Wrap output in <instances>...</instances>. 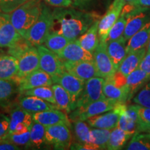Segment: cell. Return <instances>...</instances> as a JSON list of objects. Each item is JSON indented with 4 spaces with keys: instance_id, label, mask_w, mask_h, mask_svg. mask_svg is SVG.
Masks as SVG:
<instances>
[{
    "instance_id": "cell-1",
    "label": "cell",
    "mask_w": 150,
    "mask_h": 150,
    "mask_svg": "<svg viewBox=\"0 0 150 150\" xmlns=\"http://www.w3.org/2000/svg\"><path fill=\"white\" fill-rule=\"evenodd\" d=\"M54 24L51 31L61 33L70 40H77L98 20L93 13L71 8L56 7L53 11Z\"/></svg>"
},
{
    "instance_id": "cell-2",
    "label": "cell",
    "mask_w": 150,
    "mask_h": 150,
    "mask_svg": "<svg viewBox=\"0 0 150 150\" xmlns=\"http://www.w3.org/2000/svg\"><path fill=\"white\" fill-rule=\"evenodd\" d=\"M42 8L40 0H28L10 13V20L22 36L37 21Z\"/></svg>"
},
{
    "instance_id": "cell-3",
    "label": "cell",
    "mask_w": 150,
    "mask_h": 150,
    "mask_svg": "<svg viewBox=\"0 0 150 150\" xmlns=\"http://www.w3.org/2000/svg\"><path fill=\"white\" fill-rule=\"evenodd\" d=\"M53 24V11L42 3L41 12L37 21L30 28L24 37L27 39L33 46L37 47L43 45L51 31Z\"/></svg>"
},
{
    "instance_id": "cell-4",
    "label": "cell",
    "mask_w": 150,
    "mask_h": 150,
    "mask_svg": "<svg viewBox=\"0 0 150 150\" xmlns=\"http://www.w3.org/2000/svg\"><path fill=\"white\" fill-rule=\"evenodd\" d=\"M70 127L65 124H58L45 127L46 145H51L55 149H70L72 144Z\"/></svg>"
},
{
    "instance_id": "cell-5",
    "label": "cell",
    "mask_w": 150,
    "mask_h": 150,
    "mask_svg": "<svg viewBox=\"0 0 150 150\" xmlns=\"http://www.w3.org/2000/svg\"><path fill=\"white\" fill-rule=\"evenodd\" d=\"M117 103L115 100L106 97L91 103L85 107L76 108L69 113V118L73 122L76 120L86 121L93 116L112 110Z\"/></svg>"
},
{
    "instance_id": "cell-6",
    "label": "cell",
    "mask_w": 150,
    "mask_h": 150,
    "mask_svg": "<svg viewBox=\"0 0 150 150\" xmlns=\"http://www.w3.org/2000/svg\"><path fill=\"white\" fill-rule=\"evenodd\" d=\"M104 81V79L99 76H94L86 81L76 102V108L85 107L94 102L106 98L102 91Z\"/></svg>"
},
{
    "instance_id": "cell-7",
    "label": "cell",
    "mask_w": 150,
    "mask_h": 150,
    "mask_svg": "<svg viewBox=\"0 0 150 150\" xmlns=\"http://www.w3.org/2000/svg\"><path fill=\"white\" fill-rule=\"evenodd\" d=\"M39 54L40 69L45 72L53 79L64 72L61 59L45 46L40 45L36 47Z\"/></svg>"
},
{
    "instance_id": "cell-8",
    "label": "cell",
    "mask_w": 150,
    "mask_h": 150,
    "mask_svg": "<svg viewBox=\"0 0 150 150\" xmlns=\"http://www.w3.org/2000/svg\"><path fill=\"white\" fill-rule=\"evenodd\" d=\"M127 108L126 104L118 102L112 110L99 114L86 120V122L91 127L112 130L117 127L121 112Z\"/></svg>"
},
{
    "instance_id": "cell-9",
    "label": "cell",
    "mask_w": 150,
    "mask_h": 150,
    "mask_svg": "<svg viewBox=\"0 0 150 150\" xmlns=\"http://www.w3.org/2000/svg\"><path fill=\"white\" fill-rule=\"evenodd\" d=\"M93 54L98 76L104 79L111 77L117 70L108 54L106 43L104 41H99L98 46Z\"/></svg>"
},
{
    "instance_id": "cell-10",
    "label": "cell",
    "mask_w": 150,
    "mask_h": 150,
    "mask_svg": "<svg viewBox=\"0 0 150 150\" xmlns=\"http://www.w3.org/2000/svg\"><path fill=\"white\" fill-rule=\"evenodd\" d=\"M125 16V15H124ZM127 23L123 37L128 40L150 21V8H136L125 15Z\"/></svg>"
},
{
    "instance_id": "cell-11",
    "label": "cell",
    "mask_w": 150,
    "mask_h": 150,
    "mask_svg": "<svg viewBox=\"0 0 150 150\" xmlns=\"http://www.w3.org/2000/svg\"><path fill=\"white\" fill-rule=\"evenodd\" d=\"M125 4L121 0H114L106 14L99 20L98 36L99 41H105L110 29L120 16Z\"/></svg>"
},
{
    "instance_id": "cell-12",
    "label": "cell",
    "mask_w": 150,
    "mask_h": 150,
    "mask_svg": "<svg viewBox=\"0 0 150 150\" xmlns=\"http://www.w3.org/2000/svg\"><path fill=\"white\" fill-rule=\"evenodd\" d=\"M52 81L54 83H58L61 85L70 94L75 109L76 102L83 91L86 81L76 77L74 75L70 74L65 70L59 76L52 79Z\"/></svg>"
},
{
    "instance_id": "cell-13",
    "label": "cell",
    "mask_w": 150,
    "mask_h": 150,
    "mask_svg": "<svg viewBox=\"0 0 150 150\" xmlns=\"http://www.w3.org/2000/svg\"><path fill=\"white\" fill-rule=\"evenodd\" d=\"M62 62L65 71L83 81H86L94 76H98L94 61H62Z\"/></svg>"
},
{
    "instance_id": "cell-14",
    "label": "cell",
    "mask_w": 150,
    "mask_h": 150,
    "mask_svg": "<svg viewBox=\"0 0 150 150\" xmlns=\"http://www.w3.org/2000/svg\"><path fill=\"white\" fill-rule=\"evenodd\" d=\"M38 69H40L38 52L36 47L32 46L18 59L16 81L18 83L19 80Z\"/></svg>"
},
{
    "instance_id": "cell-15",
    "label": "cell",
    "mask_w": 150,
    "mask_h": 150,
    "mask_svg": "<svg viewBox=\"0 0 150 150\" xmlns=\"http://www.w3.org/2000/svg\"><path fill=\"white\" fill-rule=\"evenodd\" d=\"M18 83L19 93H20L25 90L40 86H52L54 83L50 74L38 69L19 80Z\"/></svg>"
},
{
    "instance_id": "cell-16",
    "label": "cell",
    "mask_w": 150,
    "mask_h": 150,
    "mask_svg": "<svg viewBox=\"0 0 150 150\" xmlns=\"http://www.w3.org/2000/svg\"><path fill=\"white\" fill-rule=\"evenodd\" d=\"M22 35L10 20V15L0 13V47H9Z\"/></svg>"
},
{
    "instance_id": "cell-17",
    "label": "cell",
    "mask_w": 150,
    "mask_h": 150,
    "mask_svg": "<svg viewBox=\"0 0 150 150\" xmlns=\"http://www.w3.org/2000/svg\"><path fill=\"white\" fill-rule=\"evenodd\" d=\"M57 55L62 61H93V53L84 50L77 40L70 41Z\"/></svg>"
},
{
    "instance_id": "cell-18",
    "label": "cell",
    "mask_w": 150,
    "mask_h": 150,
    "mask_svg": "<svg viewBox=\"0 0 150 150\" xmlns=\"http://www.w3.org/2000/svg\"><path fill=\"white\" fill-rule=\"evenodd\" d=\"M33 122L40 123L45 127L52 126L58 124H65L71 127L69 118L64 112L59 109H52L38 112L32 114Z\"/></svg>"
},
{
    "instance_id": "cell-19",
    "label": "cell",
    "mask_w": 150,
    "mask_h": 150,
    "mask_svg": "<svg viewBox=\"0 0 150 150\" xmlns=\"http://www.w3.org/2000/svg\"><path fill=\"white\" fill-rule=\"evenodd\" d=\"M19 106L30 113L45 111L52 109H59L56 105L34 96L22 95L18 99Z\"/></svg>"
},
{
    "instance_id": "cell-20",
    "label": "cell",
    "mask_w": 150,
    "mask_h": 150,
    "mask_svg": "<svg viewBox=\"0 0 150 150\" xmlns=\"http://www.w3.org/2000/svg\"><path fill=\"white\" fill-rule=\"evenodd\" d=\"M127 40H125L123 35L118 39L106 43L108 54L116 70L127 55Z\"/></svg>"
},
{
    "instance_id": "cell-21",
    "label": "cell",
    "mask_w": 150,
    "mask_h": 150,
    "mask_svg": "<svg viewBox=\"0 0 150 150\" xmlns=\"http://www.w3.org/2000/svg\"><path fill=\"white\" fill-rule=\"evenodd\" d=\"M147 50V47H143L129 52L122 62L117 70L122 73L126 76H128L131 72L139 66L140 63L145 56Z\"/></svg>"
},
{
    "instance_id": "cell-22",
    "label": "cell",
    "mask_w": 150,
    "mask_h": 150,
    "mask_svg": "<svg viewBox=\"0 0 150 150\" xmlns=\"http://www.w3.org/2000/svg\"><path fill=\"white\" fill-rule=\"evenodd\" d=\"M102 91L106 98L113 99L117 102L125 104L129 100V91L127 86L119 87L115 86L109 79H104Z\"/></svg>"
},
{
    "instance_id": "cell-23",
    "label": "cell",
    "mask_w": 150,
    "mask_h": 150,
    "mask_svg": "<svg viewBox=\"0 0 150 150\" xmlns=\"http://www.w3.org/2000/svg\"><path fill=\"white\" fill-rule=\"evenodd\" d=\"M18 72V59L11 55L0 56V79L16 81Z\"/></svg>"
},
{
    "instance_id": "cell-24",
    "label": "cell",
    "mask_w": 150,
    "mask_h": 150,
    "mask_svg": "<svg viewBox=\"0 0 150 150\" xmlns=\"http://www.w3.org/2000/svg\"><path fill=\"white\" fill-rule=\"evenodd\" d=\"M150 81V76L147 73L137 67L136 70L127 76V86L129 91V99Z\"/></svg>"
},
{
    "instance_id": "cell-25",
    "label": "cell",
    "mask_w": 150,
    "mask_h": 150,
    "mask_svg": "<svg viewBox=\"0 0 150 150\" xmlns=\"http://www.w3.org/2000/svg\"><path fill=\"white\" fill-rule=\"evenodd\" d=\"M9 119V134H13L18 125H25L30 129L33 123L32 114L22 108L20 106L11 110Z\"/></svg>"
},
{
    "instance_id": "cell-26",
    "label": "cell",
    "mask_w": 150,
    "mask_h": 150,
    "mask_svg": "<svg viewBox=\"0 0 150 150\" xmlns=\"http://www.w3.org/2000/svg\"><path fill=\"white\" fill-rule=\"evenodd\" d=\"M51 87L54 93L55 104L58 108L63 110L67 114L70 113L74 110V104L70 94L67 93L66 90L58 83H53Z\"/></svg>"
},
{
    "instance_id": "cell-27",
    "label": "cell",
    "mask_w": 150,
    "mask_h": 150,
    "mask_svg": "<svg viewBox=\"0 0 150 150\" xmlns=\"http://www.w3.org/2000/svg\"><path fill=\"white\" fill-rule=\"evenodd\" d=\"M98 23L97 20L77 39V42L84 50L93 53L99 43L98 36Z\"/></svg>"
},
{
    "instance_id": "cell-28",
    "label": "cell",
    "mask_w": 150,
    "mask_h": 150,
    "mask_svg": "<svg viewBox=\"0 0 150 150\" xmlns=\"http://www.w3.org/2000/svg\"><path fill=\"white\" fill-rule=\"evenodd\" d=\"M150 38V21L127 40V52L147 47Z\"/></svg>"
},
{
    "instance_id": "cell-29",
    "label": "cell",
    "mask_w": 150,
    "mask_h": 150,
    "mask_svg": "<svg viewBox=\"0 0 150 150\" xmlns=\"http://www.w3.org/2000/svg\"><path fill=\"white\" fill-rule=\"evenodd\" d=\"M133 135L134 134L132 133L115 127L110 132L106 149L119 150L122 149V147H124L128 140L133 136Z\"/></svg>"
},
{
    "instance_id": "cell-30",
    "label": "cell",
    "mask_w": 150,
    "mask_h": 150,
    "mask_svg": "<svg viewBox=\"0 0 150 150\" xmlns=\"http://www.w3.org/2000/svg\"><path fill=\"white\" fill-rule=\"evenodd\" d=\"M18 92V83L16 81L0 79V106H6L8 104Z\"/></svg>"
},
{
    "instance_id": "cell-31",
    "label": "cell",
    "mask_w": 150,
    "mask_h": 150,
    "mask_svg": "<svg viewBox=\"0 0 150 150\" xmlns=\"http://www.w3.org/2000/svg\"><path fill=\"white\" fill-rule=\"evenodd\" d=\"M70 40L65 37L61 33H59L56 31H50L45 41V46L47 47L54 53L58 54L60 52L64 49L65 46L70 42Z\"/></svg>"
},
{
    "instance_id": "cell-32",
    "label": "cell",
    "mask_w": 150,
    "mask_h": 150,
    "mask_svg": "<svg viewBox=\"0 0 150 150\" xmlns=\"http://www.w3.org/2000/svg\"><path fill=\"white\" fill-rule=\"evenodd\" d=\"M45 142V127L33 122L30 128L29 147L40 149Z\"/></svg>"
},
{
    "instance_id": "cell-33",
    "label": "cell",
    "mask_w": 150,
    "mask_h": 150,
    "mask_svg": "<svg viewBox=\"0 0 150 150\" xmlns=\"http://www.w3.org/2000/svg\"><path fill=\"white\" fill-rule=\"evenodd\" d=\"M125 149L150 150V132L135 133Z\"/></svg>"
},
{
    "instance_id": "cell-34",
    "label": "cell",
    "mask_w": 150,
    "mask_h": 150,
    "mask_svg": "<svg viewBox=\"0 0 150 150\" xmlns=\"http://www.w3.org/2000/svg\"><path fill=\"white\" fill-rule=\"evenodd\" d=\"M22 95L27 96H34L40 98L47 102L55 104L54 93L52 87L50 86H40V87L33 88L25 90L20 93ZM56 105V104H55Z\"/></svg>"
},
{
    "instance_id": "cell-35",
    "label": "cell",
    "mask_w": 150,
    "mask_h": 150,
    "mask_svg": "<svg viewBox=\"0 0 150 150\" xmlns=\"http://www.w3.org/2000/svg\"><path fill=\"white\" fill-rule=\"evenodd\" d=\"M73 129L74 136L79 142L93 143L91 129L87 122L81 120L74 121Z\"/></svg>"
},
{
    "instance_id": "cell-36",
    "label": "cell",
    "mask_w": 150,
    "mask_h": 150,
    "mask_svg": "<svg viewBox=\"0 0 150 150\" xmlns=\"http://www.w3.org/2000/svg\"><path fill=\"white\" fill-rule=\"evenodd\" d=\"M136 133L150 132V108L138 105Z\"/></svg>"
},
{
    "instance_id": "cell-37",
    "label": "cell",
    "mask_w": 150,
    "mask_h": 150,
    "mask_svg": "<svg viewBox=\"0 0 150 150\" xmlns=\"http://www.w3.org/2000/svg\"><path fill=\"white\" fill-rule=\"evenodd\" d=\"M32 46V44L27 39L23 36H21L12 45L9 47L7 52L9 55L14 56L16 59H19Z\"/></svg>"
},
{
    "instance_id": "cell-38",
    "label": "cell",
    "mask_w": 150,
    "mask_h": 150,
    "mask_svg": "<svg viewBox=\"0 0 150 150\" xmlns=\"http://www.w3.org/2000/svg\"><path fill=\"white\" fill-rule=\"evenodd\" d=\"M110 130L105 129L94 128L91 129L93 143L98 146L99 149H106L109 139Z\"/></svg>"
},
{
    "instance_id": "cell-39",
    "label": "cell",
    "mask_w": 150,
    "mask_h": 150,
    "mask_svg": "<svg viewBox=\"0 0 150 150\" xmlns=\"http://www.w3.org/2000/svg\"><path fill=\"white\" fill-rule=\"evenodd\" d=\"M127 23V18L125 16L120 14L117 21L115 22L111 29H110L109 33H108V36L106 38L104 42H108L110 41L115 40L118 39L119 38L122 36L124 31H125V26Z\"/></svg>"
},
{
    "instance_id": "cell-40",
    "label": "cell",
    "mask_w": 150,
    "mask_h": 150,
    "mask_svg": "<svg viewBox=\"0 0 150 150\" xmlns=\"http://www.w3.org/2000/svg\"><path fill=\"white\" fill-rule=\"evenodd\" d=\"M133 101L136 104L150 108V81L138 91Z\"/></svg>"
},
{
    "instance_id": "cell-41",
    "label": "cell",
    "mask_w": 150,
    "mask_h": 150,
    "mask_svg": "<svg viewBox=\"0 0 150 150\" xmlns=\"http://www.w3.org/2000/svg\"><path fill=\"white\" fill-rule=\"evenodd\" d=\"M30 140V130L22 133V134H9L3 142H11L18 146H24V147H29Z\"/></svg>"
},
{
    "instance_id": "cell-42",
    "label": "cell",
    "mask_w": 150,
    "mask_h": 150,
    "mask_svg": "<svg viewBox=\"0 0 150 150\" xmlns=\"http://www.w3.org/2000/svg\"><path fill=\"white\" fill-rule=\"evenodd\" d=\"M126 108L121 112L120 115L117 127L134 134L136 131L137 123L129 117L126 112Z\"/></svg>"
},
{
    "instance_id": "cell-43",
    "label": "cell",
    "mask_w": 150,
    "mask_h": 150,
    "mask_svg": "<svg viewBox=\"0 0 150 150\" xmlns=\"http://www.w3.org/2000/svg\"><path fill=\"white\" fill-rule=\"evenodd\" d=\"M28 0H0V13H11Z\"/></svg>"
},
{
    "instance_id": "cell-44",
    "label": "cell",
    "mask_w": 150,
    "mask_h": 150,
    "mask_svg": "<svg viewBox=\"0 0 150 150\" xmlns=\"http://www.w3.org/2000/svg\"><path fill=\"white\" fill-rule=\"evenodd\" d=\"M136 8H150V0H135L127 3L124 6L120 14L125 16Z\"/></svg>"
},
{
    "instance_id": "cell-45",
    "label": "cell",
    "mask_w": 150,
    "mask_h": 150,
    "mask_svg": "<svg viewBox=\"0 0 150 150\" xmlns=\"http://www.w3.org/2000/svg\"><path fill=\"white\" fill-rule=\"evenodd\" d=\"M10 119L6 115L0 113V142H3L9 134Z\"/></svg>"
},
{
    "instance_id": "cell-46",
    "label": "cell",
    "mask_w": 150,
    "mask_h": 150,
    "mask_svg": "<svg viewBox=\"0 0 150 150\" xmlns=\"http://www.w3.org/2000/svg\"><path fill=\"white\" fill-rule=\"evenodd\" d=\"M70 149H81V150H97L99 149L98 146L93 143L88 142H74L71 144Z\"/></svg>"
},
{
    "instance_id": "cell-47",
    "label": "cell",
    "mask_w": 150,
    "mask_h": 150,
    "mask_svg": "<svg viewBox=\"0 0 150 150\" xmlns=\"http://www.w3.org/2000/svg\"><path fill=\"white\" fill-rule=\"evenodd\" d=\"M138 67L147 73V74L150 76V52L147 51L146 52L145 55L140 63Z\"/></svg>"
},
{
    "instance_id": "cell-48",
    "label": "cell",
    "mask_w": 150,
    "mask_h": 150,
    "mask_svg": "<svg viewBox=\"0 0 150 150\" xmlns=\"http://www.w3.org/2000/svg\"><path fill=\"white\" fill-rule=\"evenodd\" d=\"M48 4L54 7H70L72 6V2L70 0H44Z\"/></svg>"
},
{
    "instance_id": "cell-49",
    "label": "cell",
    "mask_w": 150,
    "mask_h": 150,
    "mask_svg": "<svg viewBox=\"0 0 150 150\" xmlns=\"http://www.w3.org/2000/svg\"><path fill=\"white\" fill-rule=\"evenodd\" d=\"M72 2L71 6L79 9H86L93 2L94 0H70Z\"/></svg>"
},
{
    "instance_id": "cell-50",
    "label": "cell",
    "mask_w": 150,
    "mask_h": 150,
    "mask_svg": "<svg viewBox=\"0 0 150 150\" xmlns=\"http://www.w3.org/2000/svg\"><path fill=\"white\" fill-rule=\"evenodd\" d=\"M15 149H20L18 145H15L11 142H4V143L0 144V150H15Z\"/></svg>"
},
{
    "instance_id": "cell-51",
    "label": "cell",
    "mask_w": 150,
    "mask_h": 150,
    "mask_svg": "<svg viewBox=\"0 0 150 150\" xmlns=\"http://www.w3.org/2000/svg\"><path fill=\"white\" fill-rule=\"evenodd\" d=\"M121 1H122L123 2L125 3V4H127V3H130V2H132V1H135V0H121Z\"/></svg>"
},
{
    "instance_id": "cell-52",
    "label": "cell",
    "mask_w": 150,
    "mask_h": 150,
    "mask_svg": "<svg viewBox=\"0 0 150 150\" xmlns=\"http://www.w3.org/2000/svg\"><path fill=\"white\" fill-rule=\"evenodd\" d=\"M147 51L150 52V38H149V42H148V45H147Z\"/></svg>"
},
{
    "instance_id": "cell-53",
    "label": "cell",
    "mask_w": 150,
    "mask_h": 150,
    "mask_svg": "<svg viewBox=\"0 0 150 150\" xmlns=\"http://www.w3.org/2000/svg\"><path fill=\"white\" fill-rule=\"evenodd\" d=\"M0 48H1V47H0ZM4 52L3 50H1V49H0V56H2L3 54H4Z\"/></svg>"
},
{
    "instance_id": "cell-54",
    "label": "cell",
    "mask_w": 150,
    "mask_h": 150,
    "mask_svg": "<svg viewBox=\"0 0 150 150\" xmlns=\"http://www.w3.org/2000/svg\"><path fill=\"white\" fill-rule=\"evenodd\" d=\"M0 143H1V142H0Z\"/></svg>"
}]
</instances>
